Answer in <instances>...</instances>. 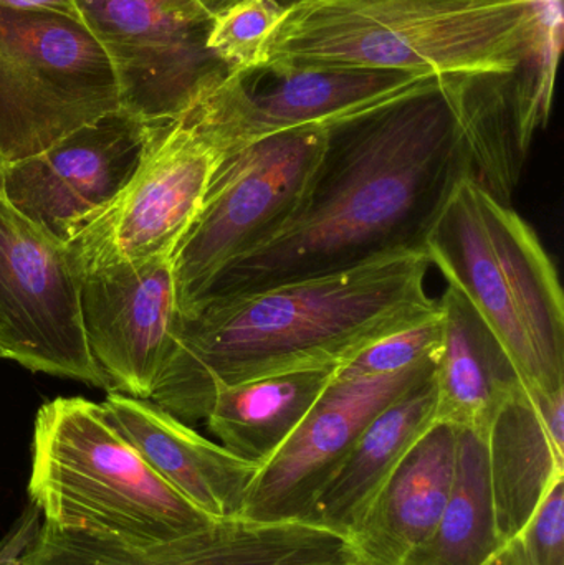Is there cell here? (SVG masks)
I'll return each instance as SVG.
<instances>
[{
  "mask_svg": "<svg viewBox=\"0 0 564 565\" xmlns=\"http://www.w3.org/2000/svg\"><path fill=\"white\" fill-rule=\"evenodd\" d=\"M466 178H472V164L457 118L454 76L439 88L331 126L290 221L228 265L195 308L207 299L424 254L430 228Z\"/></svg>",
  "mask_w": 564,
  "mask_h": 565,
  "instance_id": "cell-1",
  "label": "cell"
},
{
  "mask_svg": "<svg viewBox=\"0 0 564 565\" xmlns=\"http://www.w3.org/2000/svg\"><path fill=\"white\" fill-rule=\"evenodd\" d=\"M426 254H403L181 315L174 354L151 402L205 420L215 391L251 379L340 369L384 335L439 315L426 292Z\"/></svg>",
  "mask_w": 564,
  "mask_h": 565,
  "instance_id": "cell-2",
  "label": "cell"
},
{
  "mask_svg": "<svg viewBox=\"0 0 564 565\" xmlns=\"http://www.w3.org/2000/svg\"><path fill=\"white\" fill-rule=\"evenodd\" d=\"M539 53L533 0H295L260 70L357 66L529 82Z\"/></svg>",
  "mask_w": 564,
  "mask_h": 565,
  "instance_id": "cell-3",
  "label": "cell"
},
{
  "mask_svg": "<svg viewBox=\"0 0 564 565\" xmlns=\"http://www.w3.org/2000/svg\"><path fill=\"white\" fill-rule=\"evenodd\" d=\"M424 254L482 316L526 391L564 388V302L539 235L473 178L454 188Z\"/></svg>",
  "mask_w": 564,
  "mask_h": 565,
  "instance_id": "cell-4",
  "label": "cell"
},
{
  "mask_svg": "<svg viewBox=\"0 0 564 565\" xmlns=\"http://www.w3.org/2000/svg\"><path fill=\"white\" fill-rule=\"evenodd\" d=\"M30 503L42 521L152 547L211 526L123 437L102 404L58 397L33 425Z\"/></svg>",
  "mask_w": 564,
  "mask_h": 565,
  "instance_id": "cell-5",
  "label": "cell"
},
{
  "mask_svg": "<svg viewBox=\"0 0 564 565\" xmlns=\"http://www.w3.org/2000/svg\"><path fill=\"white\" fill-rule=\"evenodd\" d=\"M121 109L111 60L92 30L0 7V161L40 154Z\"/></svg>",
  "mask_w": 564,
  "mask_h": 565,
  "instance_id": "cell-6",
  "label": "cell"
},
{
  "mask_svg": "<svg viewBox=\"0 0 564 565\" xmlns=\"http://www.w3.org/2000/svg\"><path fill=\"white\" fill-rule=\"evenodd\" d=\"M320 126L277 132L222 154L194 224L172 255L181 315L211 282L281 231L327 146Z\"/></svg>",
  "mask_w": 564,
  "mask_h": 565,
  "instance_id": "cell-7",
  "label": "cell"
},
{
  "mask_svg": "<svg viewBox=\"0 0 564 565\" xmlns=\"http://www.w3.org/2000/svg\"><path fill=\"white\" fill-rule=\"evenodd\" d=\"M222 151L201 103L148 122L139 168L116 201L66 244L78 275L172 257L194 224Z\"/></svg>",
  "mask_w": 564,
  "mask_h": 565,
  "instance_id": "cell-8",
  "label": "cell"
},
{
  "mask_svg": "<svg viewBox=\"0 0 564 565\" xmlns=\"http://www.w3.org/2000/svg\"><path fill=\"white\" fill-rule=\"evenodd\" d=\"M111 60L123 111L142 122L188 113L231 75L207 49L214 15L199 0H76Z\"/></svg>",
  "mask_w": 564,
  "mask_h": 565,
  "instance_id": "cell-9",
  "label": "cell"
},
{
  "mask_svg": "<svg viewBox=\"0 0 564 565\" xmlns=\"http://www.w3.org/2000/svg\"><path fill=\"white\" fill-rule=\"evenodd\" d=\"M0 352L32 372L111 392L83 328L79 275L66 244L0 195Z\"/></svg>",
  "mask_w": 564,
  "mask_h": 565,
  "instance_id": "cell-10",
  "label": "cell"
},
{
  "mask_svg": "<svg viewBox=\"0 0 564 565\" xmlns=\"http://www.w3.org/2000/svg\"><path fill=\"white\" fill-rule=\"evenodd\" d=\"M146 139L148 122L119 109L40 154L3 166L0 195L36 227L70 244L131 181Z\"/></svg>",
  "mask_w": 564,
  "mask_h": 565,
  "instance_id": "cell-11",
  "label": "cell"
},
{
  "mask_svg": "<svg viewBox=\"0 0 564 565\" xmlns=\"http://www.w3.org/2000/svg\"><path fill=\"white\" fill-rule=\"evenodd\" d=\"M434 361L376 379H331L297 430L258 468L242 518L307 523L324 484L364 428L397 397L434 371Z\"/></svg>",
  "mask_w": 564,
  "mask_h": 565,
  "instance_id": "cell-12",
  "label": "cell"
},
{
  "mask_svg": "<svg viewBox=\"0 0 564 565\" xmlns=\"http://www.w3.org/2000/svg\"><path fill=\"white\" fill-rule=\"evenodd\" d=\"M83 328L111 391L151 401L181 326L172 257L79 275Z\"/></svg>",
  "mask_w": 564,
  "mask_h": 565,
  "instance_id": "cell-13",
  "label": "cell"
},
{
  "mask_svg": "<svg viewBox=\"0 0 564 565\" xmlns=\"http://www.w3.org/2000/svg\"><path fill=\"white\" fill-rule=\"evenodd\" d=\"M102 405L146 463L188 503L212 521L242 518L258 465L202 437L155 402L111 391Z\"/></svg>",
  "mask_w": 564,
  "mask_h": 565,
  "instance_id": "cell-14",
  "label": "cell"
},
{
  "mask_svg": "<svg viewBox=\"0 0 564 565\" xmlns=\"http://www.w3.org/2000/svg\"><path fill=\"white\" fill-rule=\"evenodd\" d=\"M443 341L434 361L436 422L487 435L510 398L526 388L519 369L469 299L447 286L437 299Z\"/></svg>",
  "mask_w": 564,
  "mask_h": 565,
  "instance_id": "cell-15",
  "label": "cell"
},
{
  "mask_svg": "<svg viewBox=\"0 0 564 565\" xmlns=\"http://www.w3.org/2000/svg\"><path fill=\"white\" fill-rule=\"evenodd\" d=\"M459 430L434 424L411 448L354 531L364 565H404L439 523L453 488Z\"/></svg>",
  "mask_w": 564,
  "mask_h": 565,
  "instance_id": "cell-16",
  "label": "cell"
},
{
  "mask_svg": "<svg viewBox=\"0 0 564 565\" xmlns=\"http://www.w3.org/2000/svg\"><path fill=\"white\" fill-rule=\"evenodd\" d=\"M436 424L434 371L384 407L330 478L307 523L353 536L387 478Z\"/></svg>",
  "mask_w": 564,
  "mask_h": 565,
  "instance_id": "cell-17",
  "label": "cell"
},
{
  "mask_svg": "<svg viewBox=\"0 0 564 565\" xmlns=\"http://www.w3.org/2000/svg\"><path fill=\"white\" fill-rule=\"evenodd\" d=\"M334 372H285L217 388L205 417L209 430L222 447L262 467L297 430Z\"/></svg>",
  "mask_w": 564,
  "mask_h": 565,
  "instance_id": "cell-18",
  "label": "cell"
},
{
  "mask_svg": "<svg viewBox=\"0 0 564 565\" xmlns=\"http://www.w3.org/2000/svg\"><path fill=\"white\" fill-rule=\"evenodd\" d=\"M487 448L497 527L507 544L522 534L546 491L564 478V451L553 445L526 388L499 412Z\"/></svg>",
  "mask_w": 564,
  "mask_h": 565,
  "instance_id": "cell-19",
  "label": "cell"
},
{
  "mask_svg": "<svg viewBox=\"0 0 564 565\" xmlns=\"http://www.w3.org/2000/svg\"><path fill=\"white\" fill-rule=\"evenodd\" d=\"M487 435L459 430L456 471L429 540L404 565H483L500 547Z\"/></svg>",
  "mask_w": 564,
  "mask_h": 565,
  "instance_id": "cell-20",
  "label": "cell"
},
{
  "mask_svg": "<svg viewBox=\"0 0 564 565\" xmlns=\"http://www.w3.org/2000/svg\"><path fill=\"white\" fill-rule=\"evenodd\" d=\"M454 99L472 178L510 204L530 151L520 135L513 75L454 76Z\"/></svg>",
  "mask_w": 564,
  "mask_h": 565,
  "instance_id": "cell-21",
  "label": "cell"
},
{
  "mask_svg": "<svg viewBox=\"0 0 564 565\" xmlns=\"http://www.w3.org/2000/svg\"><path fill=\"white\" fill-rule=\"evenodd\" d=\"M211 526L174 543L138 547L42 521L20 565H207Z\"/></svg>",
  "mask_w": 564,
  "mask_h": 565,
  "instance_id": "cell-22",
  "label": "cell"
},
{
  "mask_svg": "<svg viewBox=\"0 0 564 565\" xmlns=\"http://www.w3.org/2000/svg\"><path fill=\"white\" fill-rule=\"evenodd\" d=\"M285 7L277 0H235L215 13L207 49L235 75H251L264 65V50Z\"/></svg>",
  "mask_w": 564,
  "mask_h": 565,
  "instance_id": "cell-23",
  "label": "cell"
},
{
  "mask_svg": "<svg viewBox=\"0 0 564 565\" xmlns=\"http://www.w3.org/2000/svg\"><path fill=\"white\" fill-rule=\"evenodd\" d=\"M443 341V322L439 315L430 316L416 324L400 329L377 339L360 354L341 365L333 379L357 381L397 374L436 359Z\"/></svg>",
  "mask_w": 564,
  "mask_h": 565,
  "instance_id": "cell-24",
  "label": "cell"
},
{
  "mask_svg": "<svg viewBox=\"0 0 564 565\" xmlns=\"http://www.w3.org/2000/svg\"><path fill=\"white\" fill-rule=\"evenodd\" d=\"M533 7L539 20V65L529 85L515 89L520 122L530 138L549 125L564 36L563 0H533Z\"/></svg>",
  "mask_w": 564,
  "mask_h": 565,
  "instance_id": "cell-25",
  "label": "cell"
},
{
  "mask_svg": "<svg viewBox=\"0 0 564 565\" xmlns=\"http://www.w3.org/2000/svg\"><path fill=\"white\" fill-rule=\"evenodd\" d=\"M519 537L530 565H564V478L546 491Z\"/></svg>",
  "mask_w": 564,
  "mask_h": 565,
  "instance_id": "cell-26",
  "label": "cell"
},
{
  "mask_svg": "<svg viewBox=\"0 0 564 565\" xmlns=\"http://www.w3.org/2000/svg\"><path fill=\"white\" fill-rule=\"evenodd\" d=\"M42 514L32 503L23 510L19 520L12 524L6 536L0 540V565H20L23 554L39 534Z\"/></svg>",
  "mask_w": 564,
  "mask_h": 565,
  "instance_id": "cell-27",
  "label": "cell"
},
{
  "mask_svg": "<svg viewBox=\"0 0 564 565\" xmlns=\"http://www.w3.org/2000/svg\"><path fill=\"white\" fill-rule=\"evenodd\" d=\"M0 7L17 12L52 13L83 22L76 0H0Z\"/></svg>",
  "mask_w": 564,
  "mask_h": 565,
  "instance_id": "cell-28",
  "label": "cell"
},
{
  "mask_svg": "<svg viewBox=\"0 0 564 565\" xmlns=\"http://www.w3.org/2000/svg\"><path fill=\"white\" fill-rule=\"evenodd\" d=\"M483 565H530L529 556H526L525 547H523L522 540L509 541L503 544L489 561Z\"/></svg>",
  "mask_w": 564,
  "mask_h": 565,
  "instance_id": "cell-29",
  "label": "cell"
},
{
  "mask_svg": "<svg viewBox=\"0 0 564 565\" xmlns=\"http://www.w3.org/2000/svg\"><path fill=\"white\" fill-rule=\"evenodd\" d=\"M199 2L202 3V6L205 7V9L209 10V12L212 13V15H215V13L221 12V10H224L225 7L231 6L234 0H199Z\"/></svg>",
  "mask_w": 564,
  "mask_h": 565,
  "instance_id": "cell-30",
  "label": "cell"
},
{
  "mask_svg": "<svg viewBox=\"0 0 564 565\" xmlns=\"http://www.w3.org/2000/svg\"><path fill=\"white\" fill-rule=\"evenodd\" d=\"M277 2H280L281 6L287 7L288 3L295 2V0H277Z\"/></svg>",
  "mask_w": 564,
  "mask_h": 565,
  "instance_id": "cell-31",
  "label": "cell"
},
{
  "mask_svg": "<svg viewBox=\"0 0 564 565\" xmlns=\"http://www.w3.org/2000/svg\"><path fill=\"white\" fill-rule=\"evenodd\" d=\"M2 169H3V164H2V161H0V175H2Z\"/></svg>",
  "mask_w": 564,
  "mask_h": 565,
  "instance_id": "cell-32",
  "label": "cell"
},
{
  "mask_svg": "<svg viewBox=\"0 0 564 565\" xmlns=\"http://www.w3.org/2000/svg\"><path fill=\"white\" fill-rule=\"evenodd\" d=\"M0 359H3V358H2V352H0Z\"/></svg>",
  "mask_w": 564,
  "mask_h": 565,
  "instance_id": "cell-33",
  "label": "cell"
},
{
  "mask_svg": "<svg viewBox=\"0 0 564 565\" xmlns=\"http://www.w3.org/2000/svg\"><path fill=\"white\" fill-rule=\"evenodd\" d=\"M234 2H235V0H234Z\"/></svg>",
  "mask_w": 564,
  "mask_h": 565,
  "instance_id": "cell-34",
  "label": "cell"
}]
</instances>
